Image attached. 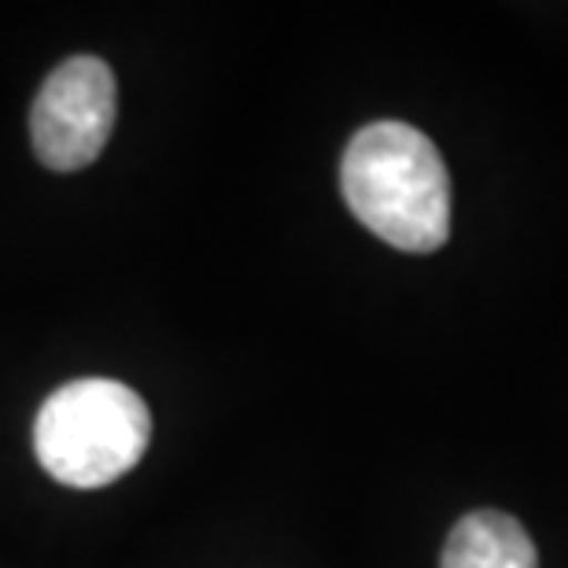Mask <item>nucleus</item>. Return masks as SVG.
I'll use <instances>...</instances> for the list:
<instances>
[{
	"label": "nucleus",
	"mask_w": 568,
	"mask_h": 568,
	"mask_svg": "<svg viewBox=\"0 0 568 568\" xmlns=\"http://www.w3.org/2000/svg\"><path fill=\"white\" fill-rule=\"evenodd\" d=\"M119 85L97 55H71L44 78L30 111L33 152L49 170L71 174L97 163L115 130Z\"/></svg>",
	"instance_id": "nucleus-3"
},
{
	"label": "nucleus",
	"mask_w": 568,
	"mask_h": 568,
	"mask_svg": "<svg viewBox=\"0 0 568 568\" xmlns=\"http://www.w3.org/2000/svg\"><path fill=\"white\" fill-rule=\"evenodd\" d=\"M439 568H539V554L517 517L476 509L454 525Z\"/></svg>",
	"instance_id": "nucleus-4"
},
{
	"label": "nucleus",
	"mask_w": 568,
	"mask_h": 568,
	"mask_svg": "<svg viewBox=\"0 0 568 568\" xmlns=\"http://www.w3.org/2000/svg\"><path fill=\"white\" fill-rule=\"evenodd\" d=\"M351 214L399 252H439L450 236V174L439 148L406 122H373L339 163Z\"/></svg>",
	"instance_id": "nucleus-1"
},
{
	"label": "nucleus",
	"mask_w": 568,
	"mask_h": 568,
	"mask_svg": "<svg viewBox=\"0 0 568 568\" xmlns=\"http://www.w3.org/2000/svg\"><path fill=\"white\" fill-rule=\"evenodd\" d=\"M152 443V414L122 381L85 377L44 399L33 425L41 469L67 487H104L126 476Z\"/></svg>",
	"instance_id": "nucleus-2"
}]
</instances>
